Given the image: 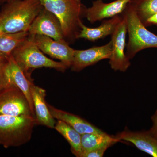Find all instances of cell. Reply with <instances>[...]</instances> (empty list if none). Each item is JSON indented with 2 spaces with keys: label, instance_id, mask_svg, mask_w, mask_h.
<instances>
[{
  "label": "cell",
  "instance_id": "277c9868",
  "mask_svg": "<svg viewBox=\"0 0 157 157\" xmlns=\"http://www.w3.org/2000/svg\"><path fill=\"white\" fill-rule=\"evenodd\" d=\"M11 56L29 80L33 81L31 73L34 70L50 68L64 72L67 67L61 62H56L44 55L33 41L28 39L14 49Z\"/></svg>",
  "mask_w": 157,
  "mask_h": 157
},
{
  "label": "cell",
  "instance_id": "8992f818",
  "mask_svg": "<svg viewBox=\"0 0 157 157\" xmlns=\"http://www.w3.org/2000/svg\"><path fill=\"white\" fill-rule=\"evenodd\" d=\"M0 115L33 116L27 99L13 83L0 91Z\"/></svg>",
  "mask_w": 157,
  "mask_h": 157
},
{
  "label": "cell",
  "instance_id": "d4e9b609",
  "mask_svg": "<svg viewBox=\"0 0 157 157\" xmlns=\"http://www.w3.org/2000/svg\"><path fill=\"white\" fill-rule=\"evenodd\" d=\"M9 1V0H0V4H3V3H6V2H7Z\"/></svg>",
  "mask_w": 157,
  "mask_h": 157
},
{
  "label": "cell",
  "instance_id": "5bb4252c",
  "mask_svg": "<svg viewBox=\"0 0 157 157\" xmlns=\"http://www.w3.org/2000/svg\"><path fill=\"white\" fill-rule=\"evenodd\" d=\"M48 109L55 119L61 120L70 125L81 135L90 133H103L104 132L83 118L70 113L57 109L47 104Z\"/></svg>",
  "mask_w": 157,
  "mask_h": 157
},
{
  "label": "cell",
  "instance_id": "9c48e42d",
  "mask_svg": "<svg viewBox=\"0 0 157 157\" xmlns=\"http://www.w3.org/2000/svg\"><path fill=\"white\" fill-rule=\"evenodd\" d=\"M28 32L29 36L43 35L56 41H66L59 20L44 7L34 19Z\"/></svg>",
  "mask_w": 157,
  "mask_h": 157
},
{
  "label": "cell",
  "instance_id": "6da1fadb",
  "mask_svg": "<svg viewBox=\"0 0 157 157\" xmlns=\"http://www.w3.org/2000/svg\"><path fill=\"white\" fill-rule=\"evenodd\" d=\"M43 8L39 0H9L0 11V34L28 32Z\"/></svg>",
  "mask_w": 157,
  "mask_h": 157
},
{
  "label": "cell",
  "instance_id": "ba28073f",
  "mask_svg": "<svg viewBox=\"0 0 157 157\" xmlns=\"http://www.w3.org/2000/svg\"><path fill=\"white\" fill-rule=\"evenodd\" d=\"M29 39L34 42L43 53L59 60L68 68L73 63L74 49L66 41H58L43 35L29 36Z\"/></svg>",
  "mask_w": 157,
  "mask_h": 157
},
{
  "label": "cell",
  "instance_id": "603a6c76",
  "mask_svg": "<svg viewBox=\"0 0 157 157\" xmlns=\"http://www.w3.org/2000/svg\"><path fill=\"white\" fill-rule=\"evenodd\" d=\"M151 119L152 125L148 131L150 132L151 134L157 139V109L154 114L151 117Z\"/></svg>",
  "mask_w": 157,
  "mask_h": 157
},
{
  "label": "cell",
  "instance_id": "7a4b0ae2",
  "mask_svg": "<svg viewBox=\"0 0 157 157\" xmlns=\"http://www.w3.org/2000/svg\"><path fill=\"white\" fill-rule=\"evenodd\" d=\"M42 6L54 14L61 24L65 40L73 43L81 30L83 5L76 0H39Z\"/></svg>",
  "mask_w": 157,
  "mask_h": 157
},
{
  "label": "cell",
  "instance_id": "9a60e30c",
  "mask_svg": "<svg viewBox=\"0 0 157 157\" xmlns=\"http://www.w3.org/2000/svg\"><path fill=\"white\" fill-rule=\"evenodd\" d=\"M122 17L123 15H117L104 21L98 27L94 28L88 27L82 22L80 25L81 30L77 39H84L94 42L111 35L121 20Z\"/></svg>",
  "mask_w": 157,
  "mask_h": 157
},
{
  "label": "cell",
  "instance_id": "52a82bcc",
  "mask_svg": "<svg viewBox=\"0 0 157 157\" xmlns=\"http://www.w3.org/2000/svg\"><path fill=\"white\" fill-rule=\"evenodd\" d=\"M127 33V18L124 13L121 20L111 35L112 52L109 64L111 69L115 71L126 72L131 65L130 59L125 52Z\"/></svg>",
  "mask_w": 157,
  "mask_h": 157
},
{
  "label": "cell",
  "instance_id": "2e32d148",
  "mask_svg": "<svg viewBox=\"0 0 157 157\" xmlns=\"http://www.w3.org/2000/svg\"><path fill=\"white\" fill-rule=\"evenodd\" d=\"M7 74L10 82L16 85L25 96L30 106L32 114L36 118L31 93V85L33 81H30L27 78L11 55L9 57Z\"/></svg>",
  "mask_w": 157,
  "mask_h": 157
},
{
  "label": "cell",
  "instance_id": "5b68a950",
  "mask_svg": "<svg viewBox=\"0 0 157 157\" xmlns=\"http://www.w3.org/2000/svg\"><path fill=\"white\" fill-rule=\"evenodd\" d=\"M127 18L128 41L126 55L133 59L140 51L147 48H157V35L147 30L128 4L124 11Z\"/></svg>",
  "mask_w": 157,
  "mask_h": 157
},
{
  "label": "cell",
  "instance_id": "8fae6325",
  "mask_svg": "<svg viewBox=\"0 0 157 157\" xmlns=\"http://www.w3.org/2000/svg\"><path fill=\"white\" fill-rule=\"evenodd\" d=\"M112 52L111 41L106 45L94 46L85 50L74 51L73 63L71 70L80 72L85 68L95 64L102 60L109 59Z\"/></svg>",
  "mask_w": 157,
  "mask_h": 157
},
{
  "label": "cell",
  "instance_id": "3957f363",
  "mask_svg": "<svg viewBox=\"0 0 157 157\" xmlns=\"http://www.w3.org/2000/svg\"><path fill=\"white\" fill-rule=\"evenodd\" d=\"M36 124L33 116L0 115V144L9 148L25 144L31 140Z\"/></svg>",
  "mask_w": 157,
  "mask_h": 157
},
{
  "label": "cell",
  "instance_id": "cb8c5ba5",
  "mask_svg": "<svg viewBox=\"0 0 157 157\" xmlns=\"http://www.w3.org/2000/svg\"><path fill=\"white\" fill-rule=\"evenodd\" d=\"M143 24L146 27L151 25H157V13L153 14L147 18Z\"/></svg>",
  "mask_w": 157,
  "mask_h": 157
},
{
  "label": "cell",
  "instance_id": "44dd1931",
  "mask_svg": "<svg viewBox=\"0 0 157 157\" xmlns=\"http://www.w3.org/2000/svg\"><path fill=\"white\" fill-rule=\"evenodd\" d=\"M9 57L0 52V91L11 83L7 74Z\"/></svg>",
  "mask_w": 157,
  "mask_h": 157
},
{
  "label": "cell",
  "instance_id": "7c38bea8",
  "mask_svg": "<svg viewBox=\"0 0 157 157\" xmlns=\"http://www.w3.org/2000/svg\"><path fill=\"white\" fill-rule=\"evenodd\" d=\"M114 137L120 141L133 144L137 149L153 157H157V139L149 131L133 132L126 128Z\"/></svg>",
  "mask_w": 157,
  "mask_h": 157
},
{
  "label": "cell",
  "instance_id": "ffe728a7",
  "mask_svg": "<svg viewBox=\"0 0 157 157\" xmlns=\"http://www.w3.org/2000/svg\"><path fill=\"white\" fill-rule=\"evenodd\" d=\"M128 5L143 24L157 13V0H131Z\"/></svg>",
  "mask_w": 157,
  "mask_h": 157
},
{
  "label": "cell",
  "instance_id": "4fadbf2b",
  "mask_svg": "<svg viewBox=\"0 0 157 157\" xmlns=\"http://www.w3.org/2000/svg\"><path fill=\"white\" fill-rule=\"evenodd\" d=\"M31 93L33 100L36 124L42 125L50 128H54L56 122L48 109L45 101L46 91L44 89L31 85Z\"/></svg>",
  "mask_w": 157,
  "mask_h": 157
},
{
  "label": "cell",
  "instance_id": "d6986e66",
  "mask_svg": "<svg viewBox=\"0 0 157 157\" xmlns=\"http://www.w3.org/2000/svg\"><path fill=\"white\" fill-rule=\"evenodd\" d=\"M28 38V32L0 34V52L10 56L13 51Z\"/></svg>",
  "mask_w": 157,
  "mask_h": 157
},
{
  "label": "cell",
  "instance_id": "e0dca14e",
  "mask_svg": "<svg viewBox=\"0 0 157 157\" xmlns=\"http://www.w3.org/2000/svg\"><path fill=\"white\" fill-rule=\"evenodd\" d=\"M119 140L114 137L104 132L103 133H90L81 135V146L82 152L95 149L107 145H114Z\"/></svg>",
  "mask_w": 157,
  "mask_h": 157
},
{
  "label": "cell",
  "instance_id": "7402d4cb",
  "mask_svg": "<svg viewBox=\"0 0 157 157\" xmlns=\"http://www.w3.org/2000/svg\"><path fill=\"white\" fill-rule=\"evenodd\" d=\"M111 145H107L95 149L83 152L81 155V157H102L104 156L105 151L107 149L111 147Z\"/></svg>",
  "mask_w": 157,
  "mask_h": 157
},
{
  "label": "cell",
  "instance_id": "484cf974",
  "mask_svg": "<svg viewBox=\"0 0 157 157\" xmlns=\"http://www.w3.org/2000/svg\"><path fill=\"white\" fill-rule=\"evenodd\" d=\"M76 1L77 2L79 3V4H81V0H76Z\"/></svg>",
  "mask_w": 157,
  "mask_h": 157
},
{
  "label": "cell",
  "instance_id": "ac0fdd59",
  "mask_svg": "<svg viewBox=\"0 0 157 157\" xmlns=\"http://www.w3.org/2000/svg\"><path fill=\"white\" fill-rule=\"evenodd\" d=\"M54 129L68 141L72 153L77 157H81V135L70 125L61 120H57Z\"/></svg>",
  "mask_w": 157,
  "mask_h": 157
},
{
  "label": "cell",
  "instance_id": "30bf717a",
  "mask_svg": "<svg viewBox=\"0 0 157 157\" xmlns=\"http://www.w3.org/2000/svg\"><path fill=\"white\" fill-rule=\"evenodd\" d=\"M131 1L116 0L112 2L105 3L102 0H96L90 8L83 6L82 15L91 23L112 18L123 13Z\"/></svg>",
  "mask_w": 157,
  "mask_h": 157
}]
</instances>
